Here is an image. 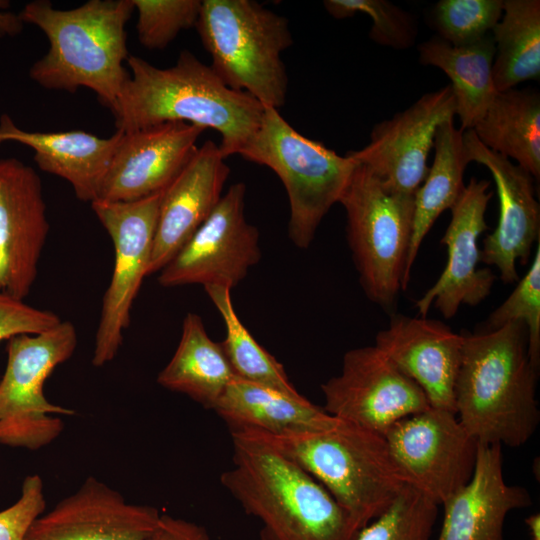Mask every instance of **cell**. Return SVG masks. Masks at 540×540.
I'll return each instance as SVG.
<instances>
[{
	"label": "cell",
	"mask_w": 540,
	"mask_h": 540,
	"mask_svg": "<svg viewBox=\"0 0 540 540\" xmlns=\"http://www.w3.org/2000/svg\"><path fill=\"white\" fill-rule=\"evenodd\" d=\"M129 79L112 110L116 130L123 133L166 122H186L216 130L227 158L240 152L258 131L263 106L246 92L226 86L193 53L183 50L175 65L156 67L129 55Z\"/></svg>",
	"instance_id": "1"
},
{
	"label": "cell",
	"mask_w": 540,
	"mask_h": 540,
	"mask_svg": "<svg viewBox=\"0 0 540 540\" xmlns=\"http://www.w3.org/2000/svg\"><path fill=\"white\" fill-rule=\"evenodd\" d=\"M462 334L454 387L457 418L479 443L524 445L540 421L539 369L528 355L524 323Z\"/></svg>",
	"instance_id": "2"
},
{
	"label": "cell",
	"mask_w": 540,
	"mask_h": 540,
	"mask_svg": "<svg viewBox=\"0 0 540 540\" xmlns=\"http://www.w3.org/2000/svg\"><path fill=\"white\" fill-rule=\"evenodd\" d=\"M232 467L222 486L262 524L261 540H353L358 532L328 490L272 446L231 432Z\"/></svg>",
	"instance_id": "3"
},
{
	"label": "cell",
	"mask_w": 540,
	"mask_h": 540,
	"mask_svg": "<svg viewBox=\"0 0 540 540\" xmlns=\"http://www.w3.org/2000/svg\"><path fill=\"white\" fill-rule=\"evenodd\" d=\"M132 0H89L60 10L36 0L18 14L23 23L40 28L49 41L47 53L35 61L30 78L50 90L76 92L86 87L111 112L129 79L126 23Z\"/></svg>",
	"instance_id": "4"
},
{
	"label": "cell",
	"mask_w": 540,
	"mask_h": 540,
	"mask_svg": "<svg viewBox=\"0 0 540 540\" xmlns=\"http://www.w3.org/2000/svg\"><path fill=\"white\" fill-rule=\"evenodd\" d=\"M232 432L263 441L304 468L345 510L356 532L386 511L407 485L384 434L341 419L321 430Z\"/></svg>",
	"instance_id": "5"
},
{
	"label": "cell",
	"mask_w": 540,
	"mask_h": 540,
	"mask_svg": "<svg viewBox=\"0 0 540 540\" xmlns=\"http://www.w3.org/2000/svg\"><path fill=\"white\" fill-rule=\"evenodd\" d=\"M195 28L226 86L265 107L285 104L288 77L281 54L293 39L284 16L252 0H203Z\"/></svg>",
	"instance_id": "6"
},
{
	"label": "cell",
	"mask_w": 540,
	"mask_h": 540,
	"mask_svg": "<svg viewBox=\"0 0 540 540\" xmlns=\"http://www.w3.org/2000/svg\"><path fill=\"white\" fill-rule=\"evenodd\" d=\"M339 203L359 281L370 301L390 315L405 281L414 195L395 192L365 165L357 164Z\"/></svg>",
	"instance_id": "7"
},
{
	"label": "cell",
	"mask_w": 540,
	"mask_h": 540,
	"mask_svg": "<svg viewBox=\"0 0 540 540\" xmlns=\"http://www.w3.org/2000/svg\"><path fill=\"white\" fill-rule=\"evenodd\" d=\"M244 159L267 166L281 179L290 204L288 233L308 248L330 208L339 203L358 162L296 131L279 113L265 107L261 125L240 152Z\"/></svg>",
	"instance_id": "8"
},
{
	"label": "cell",
	"mask_w": 540,
	"mask_h": 540,
	"mask_svg": "<svg viewBox=\"0 0 540 540\" xmlns=\"http://www.w3.org/2000/svg\"><path fill=\"white\" fill-rule=\"evenodd\" d=\"M77 344L76 328L67 320L39 334L8 340L0 380V443L36 450L62 433L60 416L75 411L49 402L44 384L58 365L70 359Z\"/></svg>",
	"instance_id": "9"
},
{
	"label": "cell",
	"mask_w": 540,
	"mask_h": 540,
	"mask_svg": "<svg viewBox=\"0 0 540 540\" xmlns=\"http://www.w3.org/2000/svg\"><path fill=\"white\" fill-rule=\"evenodd\" d=\"M162 192L130 202H91L114 247L113 273L95 335V367L111 362L122 345L133 302L148 275Z\"/></svg>",
	"instance_id": "10"
},
{
	"label": "cell",
	"mask_w": 540,
	"mask_h": 540,
	"mask_svg": "<svg viewBox=\"0 0 540 540\" xmlns=\"http://www.w3.org/2000/svg\"><path fill=\"white\" fill-rule=\"evenodd\" d=\"M405 483L442 505L474 472L479 442L454 412L429 407L384 433Z\"/></svg>",
	"instance_id": "11"
},
{
	"label": "cell",
	"mask_w": 540,
	"mask_h": 540,
	"mask_svg": "<svg viewBox=\"0 0 540 540\" xmlns=\"http://www.w3.org/2000/svg\"><path fill=\"white\" fill-rule=\"evenodd\" d=\"M321 391L328 414L381 434L430 407L422 389L375 345L348 350L340 373Z\"/></svg>",
	"instance_id": "12"
},
{
	"label": "cell",
	"mask_w": 540,
	"mask_h": 540,
	"mask_svg": "<svg viewBox=\"0 0 540 540\" xmlns=\"http://www.w3.org/2000/svg\"><path fill=\"white\" fill-rule=\"evenodd\" d=\"M246 186L233 184L184 247L159 272L163 287L232 289L261 258L259 232L245 217Z\"/></svg>",
	"instance_id": "13"
},
{
	"label": "cell",
	"mask_w": 540,
	"mask_h": 540,
	"mask_svg": "<svg viewBox=\"0 0 540 540\" xmlns=\"http://www.w3.org/2000/svg\"><path fill=\"white\" fill-rule=\"evenodd\" d=\"M450 84L422 95L405 110L374 125L370 142L348 152L389 189L414 195L428 173L437 128L455 117Z\"/></svg>",
	"instance_id": "14"
},
{
	"label": "cell",
	"mask_w": 540,
	"mask_h": 540,
	"mask_svg": "<svg viewBox=\"0 0 540 540\" xmlns=\"http://www.w3.org/2000/svg\"><path fill=\"white\" fill-rule=\"evenodd\" d=\"M49 228L38 173L17 158L0 159V292L30 294Z\"/></svg>",
	"instance_id": "15"
},
{
	"label": "cell",
	"mask_w": 540,
	"mask_h": 540,
	"mask_svg": "<svg viewBox=\"0 0 540 540\" xmlns=\"http://www.w3.org/2000/svg\"><path fill=\"white\" fill-rule=\"evenodd\" d=\"M490 181L472 177L450 208L451 220L440 241L447 248V262L437 281L419 298L415 307L426 317L432 304L446 319L461 305L475 306L491 292L495 274L478 268V239L489 227L485 212L493 192Z\"/></svg>",
	"instance_id": "16"
},
{
	"label": "cell",
	"mask_w": 540,
	"mask_h": 540,
	"mask_svg": "<svg viewBox=\"0 0 540 540\" xmlns=\"http://www.w3.org/2000/svg\"><path fill=\"white\" fill-rule=\"evenodd\" d=\"M469 162L485 166L496 184L499 217L495 229L483 240L480 261L497 267L506 284L519 281L516 263L529 262L540 237V207L535 198L534 178L510 159L485 147L473 129L463 131Z\"/></svg>",
	"instance_id": "17"
},
{
	"label": "cell",
	"mask_w": 540,
	"mask_h": 540,
	"mask_svg": "<svg viewBox=\"0 0 540 540\" xmlns=\"http://www.w3.org/2000/svg\"><path fill=\"white\" fill-rule=\"evenodd\" d=\"M204 130L166 122L123 133L97 199L130 202L164 190L193 156Z\"/></svg>",
	"instance_id": "18"
},
{
	"label": "cell",
	"mask_w": 540,
	"mask_h": 540,
	"mask_svg": "<svg viewBox=\"0 0 540 540\" xmlns=\"http://www.w3.org/2000/svg\"><path fill=\"white\" fill-rule=\"evenodd\" d=\"M161 514L153 506L128 502L90 476L53 509L39 516L25 540H144Z\"/></svg>",
	"instance_id": "19"
},
{
	"label": "cell",
	"mask_w": 540,
	"mask_h": 540,
	"mask_svg": "<svg viewBox=\"0 0 540 540\" xmlns=\"http://www.w3.org/2000/svg\"><path fill=\"white\" fill-rule=\"evenodd\" d=\"M375 346L422 389L430 407L455 413L463 334L438 320L393 313Z\"/></svg>",
	"instance_id": "20"
},
{
	"label": "cell",
	"mask_w": 540,
	"mask_h": 540,
	"mask_svg": "<svg viewBox=\"0 0 540 540\" xmlns=\"http://www.w3.org/2000/svg\"><path fill=\"white\" fill-rule=\"evenodd\" d=\"M225 159L207 140L163 190L148 275L169 263L219 203L230 174Z\"/></svg>",
	"instance_id": "21"
},
{
	"label": "cell",
	"mask_w": 540,
	"mask_h": 540,
	"mask_svg": "<svg viewBox=\"0 0 540 540\" xmlns=\"http://www.w3.org/2000/svg\"><path fill=\"white\" fill-rule=\"evenodd\" d=\"M501 447L479 443L472 477L442 504L437 540H505L508 513L531 505L526 488L506 483Z\"/></svg>",
	"instance_id": "22"
},
{
	"label": "cell",
	"mask_w": 540,
	"mask_h": 540,
	"mask_svg": "<svg viewBox=\"0 0 540 540\" xmlns=\"http://www.w3.org/2000/svg\"><path fill=\"white\" fill-rule=\"evenodd\" d=\"M123 132L100 138L81 130L31 132L16 126L7 114L0 117V145L13 141L34 151L37 166L66 180L81 201L92 202L98 193Z\"/></svg>",
	"instance_id": "23"
},
{
	"label": "cell",
	"mask_w": 540,
	"mask_h": 540,
	"mask_svg": "<svg viewBox=\"0 0 540 540\" xmlns=\"http://www.w3.org/2000/svg\"><path fill=\"white\" fill-rule=\"evenodd\" d=\"M212 410L230 432L243 429L267 433L321 430L338 421L303 395L292 396L236 375Z\"/></svg>",
	"instance_id": "24"
},
{
	"label": "cell",
	"mask_w": 540,
	"mask_h": 540,
	"mask_svg": "<svg viewBox=\"0 0 540 540\" xmlns=\"http://www.w3.org/2000/svg\"><path fill=\"white\" fill-rule=\"evenodd\" d=\"M419 62L441 69L451 81L462 131L473 129L498 93L492 76L495 54L491 34L462 46L438 36L420 43Z\"/></svg>",
	"instance_id": "25"
},
{
	"label": "cell",
	"mask_w": 540,
	"mask_h": 540,
	"mask_svg": "<svg viewBox=\"0 0 540 540\" xmlns=\"http://www.w3.org/2000/svg\"><path fill=\"white\" fill-rule=\"evenodd\" d=\"M234 376L222 343L209 337L199 315L188 313L176 351L157 383L213 409Z\"/></svg>",
	"instance_id": "26"
},
{
	"label": "cell",
	"mask_w": 540,
	"mask_h": 540,
	"mask_svg": "<svg viewBox=\"0 0 540 540\" xmlns=\"http://www.w3.org/2000/svg\"><path fill=\"white\" fill-rule=\"evenodd\" d=\"M473 131L491 151L513 159L540 179V94L531 89L498 92Z\"/></svg>",
	"instance_id": "27"
},
{
	"label": "cell",
	"mask_w": 540,
	"mask_h": 540,
	"mask_svg": "<svg viewBox=\"0 0 540 540\" xmlns=\"http://www.w3.org/2000/svg\"><path fill=\"white\" fill-rule=\"evenodd\" d=\"M433 148V164L414 194L413 231L405 275L407 286L422 241L437 218L460 197L465 188V169L470 163L464 149L463 131L454 125V119L437 128Z\"/></svg>",
	"instance_id": "28"
},
{
	"label": "cell",
	"mask_w": 540,
	"mask_h": 540,
	"mask_svg": "<svg viewBox=\"0 0 540 540\" xmlns=\"http://www.w3.org/2000/svg\"><path fill=\"white\" fill-rule=\"evenodd\" d=\"M497 92L540 78V1L503 0L502 15L491 31Z\"/></svg>",
	"instance_id": "29"
},
{
	"label": "cell",
	"mask_w": 540,
	"mask_h": 540,
	"mask_svg": "<svg viewBox=\"0 0 540 540\" xmlns=\"http://www.w3.org/2000/svg\"><path fill=\"white\" fill-rule=\"evenodd\" d=\"M204 289L224 321L226 337L221 343L235 375L292 396H302L291 383L283 365L254 339L241 322L233 306L231 290L213 285Z\"/></svg>",
	"instance_id": "30"
},
{
	"label": "cell",
	"mask_w": 540,
	"mask_h": 540,
	"mask_svg": "<svg viewBox=\"0 0 540 540\" xmlns=\"http://www.w3.org/2000/svg\"><path fill=\"white\" fill-rule=\"evenodd\" d=\"M438 506L419 490L405 485L389 508L353 540H430Z\"/></svg>",
	"instance_id": "31"
},
{
	"label": "cell",
	"mask_w": 540,
	"mask_h": 540,
	"mask_svg": "<svg viewBox=\"0 0 540 540\" xmlns=\"http://www.w3.org/2000/svg\"><path fill=\"white\" fill-rule=\"evenodd\" d=\"M502 10L503 0H440L430 12V22L436 36L462 46L491 34Z\"/></svg>",
	"instance_id": "32"
},
{
	"label": "cell",
	"mask_w": 540,
	"mask_h": 540,
	"mask_svg": "<svg viewBox=\"0 0 540 540\" xmlns=\"http://www.w3.org/2000/svg\"><path fill=\"white\" fill-rule=\"evenodd\" d=\"M325 10L335 19L364 13L372 20L369 38L375 43L405 50L415 44L417 22L412 14L388 0H325Z\"/></svg>",
	"instance_id": "33"
},
{
	"label": "cell",
	"mask_w": 540,
	"mask_h": 540,
	"mask_svg": "<svg viewBox=\"0 0 540 540\" xmlns=\"http://www.w3.org/2000/svg\"><path fill=\"white\" fill-rule=\"evenodd\" d=\"M522 321L527 331L528 355L532 364L540 366V240L526 274L519 279L507 299L488 317L486 331L508 323Z\"/></svg>",
	"instance_id": "34"
},
{
	"label": "cell",
	"mask_w": 540,
	"mask_h": 540,
	"mask_svg": "<svg viewBox=\"0 0 540 540\" xmlns=\"http://www.w3.org/2000/svg\"><path fill=\"white\" fill-rule=\"evenodd\" d=\"M138 18L140 44L148 49H163L180 31L196 26L200 0H132Z\"/></svg>",
	"instance_id": "35"
},
{
	"label": "cell",
	"mask_w": 540,
	"mask_h": 540,
	"mask_svg": "<svg viewBox=\"0 0 540 540\" xmlns=\"http://www.w3.org/2000/svg\"><path fill=\"white\" fill-rule=\"evenodd\" d=\"M46 508L44 483L38 474L27 476L19 499L0 511V540H25V537Z\"/></svg>",
	"instance_id": "36"
},
{
	"label": "cell",
	"mask_w": 540,
	"mask_h": 540,
	"mask_svg": "<svg viewBox=\"0 0 540 540\" xmlns=\"http://www.w3.org/2000/svg\"><path fill=\"white\" fill-rule=\"evenodd\" d=\"M56 313L28 305L0 292V342L22 334H39L61 322Z\"/></svg>",
	"instance_id": "37"
},
{
	"label": "cell",
	"mask_w": 540,
	"mask_h": 540,
	"mask_svg": "<svg viewBox=\"0 0 540 540\" xmlns=\"http://www.w3.org/2000/svg\"><path fill=\"white\" fill-rule=\"evenodd\" d=\"M144 540H211L205 527L167 514H161L158 525Z\"/></svg>",
	"instance_id": "38"
},
{
	"label": "cell",
	"mask_w": 540,
	"mask_h": 540,
	"mask_svg": "<svg viewBox=\"0 0 540 540\" xmlns=\"http://www.w3.org/2000/svg\"><path fill=\"white\" fill-rule=\"evenodd\" d=\"M10 4L8 1L0 0V37L15 36L22 31L23 22L18 14L7 11Z\"/></svg>",
	"instance_id": "39"
},
{
	"label": "cell",
	"mask_w": 540,
	"mask_h": 540,
	"mask_svg": "<svg viewBox=\"0 0 540 540\" xmlns=\"http://www.w3.org/2000/svg\"><path fill=\"white\" fill-rule=\"evenodd\" d=\"M531 540H540V514L534 513L525 518Z\"/></svg>",
	"instance_id": "40"
}]
</instances>
